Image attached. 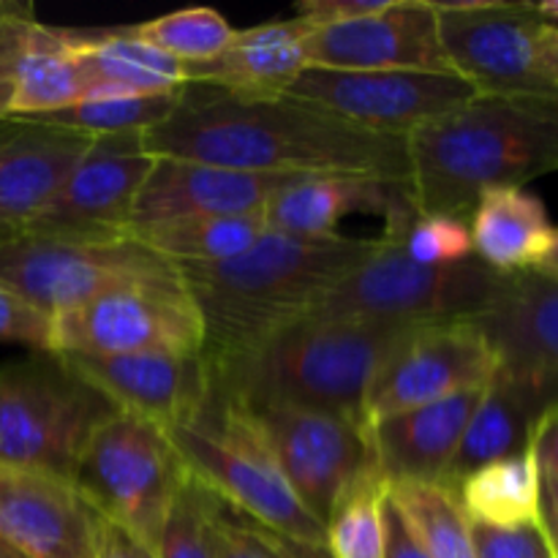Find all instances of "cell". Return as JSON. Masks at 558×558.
<instances>
[{
	"label": "cell",
	"instance_id": "1",
	"mask_svg": "<svg viewBox=\"0 0 558 558\" xmlns=\"http://www.w3.org/2000/svg\"><path fill=\"white\" fill-rule=\"evenodd\" d=\"M156 158L276 178H357L407 185V136L379 134L289 96L243 98L189 82L145 134Z\"/></svg>",
	"mask_w": 558,
	"mask_h": 558
},
{
	"label": "cell",
	"instance_id": "2",
	"mask_svg": "<svg viewBox=\"0 0 558 558\" xmlns=\"http://www.w3.org/2000/svg\"><path fill=\"white\" fill-rule=\"evenodd\" d=\"M417 216L466 221L485 191L558 172V93L477 96L407 136Z\"/></svg>",
	"mask_w": 558,
	"mask_h": 558
},
{
	"label": "cell",
	"instance_id": "3",
	"mask_svg": "<svg viewBox=\"0 0 558 558\" xmlns=\"http://www.w3.org/2000/svg\"><path fill=\"white\" fill-rule=\"evenodd\" d=\"M425 325L305 319L207 360L216 401L240 407H305L365 423V398L387 360Z\"/></svg>",
	"mask_w": 558,
	"mask_h": 558
},
{
	"label": "cell",
	"instance_id": "4",
	"mask_svg": "<svg viewBox=\"0 0 558 558\" xmlns=\"http://www.w3.org/2000/svg\"><path fill=\"white\" fill-rule=\"evenodd\" d=\"M374 248L376 240L292 238L267 229L234 259L178 267L202 316L205 360L240 352L308 316Z\"/></svg>",
	"mask_w": 558,
	"mask_h": 558
},
{
	"label": "cell",
	"instance_id": "5",
	"mask_svg": "<svg viewBox=\"0 0 558 558\" xmlns=\"http://www.w3.org/2000/svg\"><path fill=\"white\" fill-rule=\"evenodd\" d=\"M169 439L185 469L229 507L283 537L327 548L325 521L298 499L243 407L210 398L199 420Z\"/></svg>",
	"mask_w": 558,
	"mask_h": 558
},
{
	"label": "cell",
	"instance_id": "6",
	"mask_svg": "<svg viewBox=\"0 0 558 558\" xmlns=\"http://www.w3.org/2000/svg\"><path fill=\"white\" fill-rule=\"evenodd\" d=\"M496 278L499 272L477 259L450 267L414 265L403 254L401 234H381L376 248L347 272L308 316L363 325H439L469 319L488 300Z\"/></svg>",
	"mask_w": 558,
	"mask_h": 558
},
{
	"label": "cell",
	"instance_id": "7",
	"mask_svg": "<svg viewBox=\"0 0 558 558\" xmlns=\"http://www.w3.org/2000/svg\"><path fill=\"white\" fill-rule=\"evenodd\" d=\"M114 412L52 354L0 365V466L71 480L93 430Z\"/></svg>",
	"mask_w": 558,
	"mask_h": 558
},
{
	"label": "cell",
	"instance_id": "8",
	"mask_svg": "<svg viewBox=\"0 0 558 558\" xmlns=\"http://www.w3.org/2000/svg\"><path fill=\"white\" fill-rule=\"evenodd\" d=\"M185 477L189 469L169 434L118 409L93 430L71 483L104 521L153 550Z\"/></svg>",
	"mask_w": 558,
	"mask_h": 558
},
{
	"label": "cell",
	"instance_id": "9",
	"mask_svg": "<svg viewBox=\"0 0 558 558\" xmlns=\"http://www.w3.org/2000/svg\"><path fill=\"white\" fill-rule=\"evenodd\" d=\"M52 322V357L202 352L205 347L202 316L180 270L109 289L82 308L54 316Z\"/></svg>",
	"mask_w": 558,
	"mask_h": 558
},
{
	"label": "cell",
	"instance_id": "10",
	"mask_svg": "<svg viewBox=\"0 0 558 558\" xmlns=\"http://www.w3.org/2000/svg\"><path fill=\"white\" fill-rule=\"evenodd\" d=\"M172 272H178L172 262L153 254L134 238L87 243L14 234L0 240V283L52 319L82 308L109 289Z\"/></svg>",
	"mask_w": 558,
	"mask_h": 558
},
{
	"label": "cell",
	"instance_id": "11",
	"mask_svg": "<svg viewBox=\"0 0 558 558\" xmlns=\"http://www.w3.org/2000/svg\"><path fill=\"white\" fill-rule=\"evenodd\" d=\"M430 5L447 63L480 96L558 93L548 85L539 63L545 20L537 5L505 0H430Z\"/></svg>",
	"mask_w": 558,
	"mask_h": 558
},
{
	"label": "cell",
	"instance_id": "12",
	"mask_svg": "<svg viewBox=\"0 0 558 558\" xmlns=\"http://www.w3.org/2000/svg\"><path fill=\"white\" fill-rule=\"evenodd\" d=\"M283 96L314 104L379 134L409 136L461 109L480 93L452 71L305 69Z\"/></svg>",
	"mask_w": 558,
	"mask_h": 558
},
{
	"label": "cell",
	"instance_id": "13",
	"mask_svg": "<svg viewBox=\"0 0 558 558\" xmlns=\"http://www.w3.org/2000/svg\"><path fill=\"white\" fill-rule=\"evenodd\" d=\"M243 409L256 423L298 499L325 523L338 496L376 469L368 425L283 403Z\"/></svg>",
	"mask_w": 558,
	"mask_h": 558
},
{
	"label": "cell",
	"instance_id": "14",
	"mask_svg": "<svg viewBox=\"0 0 558 558\" xmlns=\"http://www.w3.org/2000/svg\"><path fill=\"white\" fill-rule=\"evenodd\" d=\"M156 156L147 150L145 131L93 136L85 156L58 191L52 205L22 234L60 240L114 243L131 232L136 196Z\"/></svg>",
	"mask_w": 558,
	"mask_h": 558
},
{
	"label": "cell",
	"instance_id": "15",
	"mask_svg": "<svg viewBox=\"0 0 558 558\" xmlns=\"http://www.w3.org/2000/svg\"><path fill=\"white\" fill-rule=\"evenodd\" d=\"M499 357V374L543 412L558 403V283L537 272L496 278L488 300L469 316Z\"/></svg>",
	"mask_w": 558,
	"mask_h": 558
},
{
	"label": "cell",
	"instance_id": "16",
	"mask_svg": "<svg viewBox=\"0 0 558 558\" xmlns=\"http://www.w3.org/2000/svg\"><path fill=\"white\" fill-rule=\"evenodd\" d=\"M499 371L488 338L466 319L414 330L385 363L365 398V423L485 387Z\"/></svg>",
	"mask_w": 558,
	"mask_h": 558
},
{
	"label": "cell",
	"instance_id": "17",
	"mask_svg": "<svg viewBox=\"0 0 558 558\" xmlns=\"http://www.w3.org/2000/svg\"><path fill=\"white\" fill-rule=\"evenodd\" d=\"M71 374L101 392L114 409L163 434L199 420L210 403V368L202 352H145L87 357L54 354Z\"/></svg>",
	"mask_w": 558,
	"mask_h": 558
},
{
	"label": "cell",
	"instance_id": "18",
	"mask_svg": "<svg viewBox=\"0 0 558 558\" xmlns=\"http://www.w3.org/2000/svg\"><path fill=\"white\" fill-rule=\"evenodd\" d=\"M305 58L330 71H452L430 0H387L376 14L311 27Z\"/></svg>",
	"mask_w": 558,
	"mask_h": 558
},
{
	"label": "cell",
	"instance_id": "19",
	"mask_svg": "<svg viewBox=\"0 0 558 558\" xmlns=\"http://www.w3.org/2000/svg\"><path fill=\"white\" fill-rule=\"evenodd\" d=\"M101 529L71 480L0 466V534L22 558H96Z\"/></svg>",
	"mask_w": 558,
	"mask_h": 558
},
{
	"label": "cell",
	"instance_id": "20",
	"mask_svg": "<svg viewBox=\"0 0 558 558\" xmlns=\"http://www.w3.org/2000/svg\"><path fill=\"white\" fill-rule=\"evenodd\" d=\"M90 142L93 136L38 120L0 123V240L33 227Z\"/></svg>",
	"mask_w": 558,
	"mask_h": 558
},
{
	"label": "cell",
	"instance_id": "21",
	"mask_svg": "<svg viewBox=\"0 0 558 558\" xmlns=\"http://www.w3.org/2000/svg\"><path fill=\"white\" fill-rule=\"evenodd\" d=\"M300 178L240 172L210 163L156 158L140 196L131 229L202 216H248ZM131 234V232H129Z\"/></svg>",
	"mask_w": 558,
	"mask_h": 558
},
{
	"label": "cell",
	"instance_id": "22",
	"mask_svg": "<svg viewBox=\"0 0 558 558\" xmlns=\"http://www.w3.org/2000/svg\"><path fill=\"white\" fill-rule=\"evenodd\" d=\"M485 387L368 423L371 450L381 480L387 485L403 480L445 483L447 466Z\"/></svg>",
	"mask_w": 558,
	"mask_h": 558
},
{
	"label": "cell",
	"instance_id": "23",
	"mask_svg": "<svg viewBox=\"0 0 558 558\" xmlns=\"http://www.w3.org/2000/svg\"><path fill=\"white\" fill-rule=\"evenodd\" d=\"M349 213H379L385 232H401L417 218L407 185L357 178H300L278 191L262 210L270 232L292 238H330Z\"/></svg>",
	"mask_w": 558,
	"mask_h": 558
},
{
	"label": "cell",
	"instance_id": "24",
	"mask_svg": "<svg viewBox=\"0 0 558 558\" xmlns=\"http://www.w3.org/2000/svg\"><path fill=\"white\" fill-rule=\"evenodd\" d=\"M308 33L311 27L298 16L238 31L218 58L185 65L189 82L213 85L243 98L283 96L287 87L308 69Z\"/></svg>",
	"mask_w": 558,
	"mask_h": 558
},
{
	"label": "cell",
	"instance_id": "25",
	"mask_svg": "<svg viewBox=\"0 0 558 558\" xmlns=\"http://www.w3.org/2000/svg\"><path fill=\"white\" fill-rule=\"evenodd\" d=\"M85 76L82 101L125 96H174L189 85V71L172 54L140 41L129 27L71 31Z\"/></svg>",
	"mask_w": 558,
	"mask_h": 558
},
{
	"label": "cell",
	"instance_id": "26",
	"mask_svg": "<svg viewBox=\"0 0 558 558\" xmlns=\"http://www.w3.org/2000/svg\"><path fill=\"white\" fill-rule=\"evenodd\" d=\"M469 232L477 262L501 276L532 272L554 238L543 199L526 189L485 191L469 216Z\"/></svg>",
	"mask_w": 558,
	"mask_h": 558
},
{
	"label": "cell",
	"instance_id": "27",
	"mask_svg": "<svg viewBox=\"0 0 558 558\" xmlns=\"http://www.w3.org/2000/svg\"><path fill=\"white\" fill-rule=\"evenodd\" d=\"M85 96V76L76 60L71 31L49 27L36 16L22 27L16 58L11 63L9 118H44Z\"/></svg>",
	"mask_w": 558,
	"mask_h": 558
},
{
	"label": "cell",
	"instance_id": "28",
	"mask_svg": "<svg viewBox=\"0 0 558 558\" xmlns=\"http://www.w3.org/2000/svg\"><path fill=\"white\" fill-rule=\"evenodd\" d=\"M534 420H537L534 409L496 371L490 385L483 390L477 409L469 417L466 428H463L456 456L447 466L445 485L458 490V485L480 469L526 452Z\"/></svg>",
	"mask_w": 558,
	"mask_h": 558
},
{
	"label": "cell",
	"instance_id": "29",
	"mask_svg": "<svg viewBox=\"0 0 558 558\" xmlns=\"http://www.w3.org/2000/svg\"><path fill=\"white\" fill-rule=\"evenodd\" d=\"M267 232L262 213L248 216H202L131 229L129 238L174 267L221 265L248 251Z\"/></svg>",
	"mask_w": 558,
	"mask_h": 558
},
{
	"label": "cell",
	"instance_id": "30",
	"mask_svg": "<svg viewBox=\"0 0 558 558\" xmlns=\"http://www.w3.org/2000/svg\"><path fill=\"white\" fill-rule=\"evenodd\" d=\"M387 499L417 548L428 558H474L472 521L458 490L445 483L403 480L387 485Z\"/></svg>",
	"mask_w": 558,
	"mask_h": 558
},
{
	"label": "cell",
	"instance_id": "31",
	"mask_svg": "<svg viewBox=\"0 0 558 558\" xmlns=\"http://www.w3.org/2000/svg\"><path fill=\"white\" fill-rule=\"evenodd\" d=\"M458 499L474 523L499 529L537 523L539 474L529 450L474 472L458 485Z\"/></svg>",
	"mask_w": 558,
	"mask_h": 558
},
{
	"label": "cell",
	"instance_id": "32",
	"mask_svg": "<svg viewBox=\"0 0 558 558\" xmlns=\"http://www.w3.org/2000/svg\"><path fill=\"white\" fill-rule=\"evenodd\" d=\"M385 494L379 469H371L338 496L325 523L332 558H387Z\"/></svg>",
	"mask_w": 558,
	"mask_h": 558
},
{
	"label": "cell",
	"instance_id": "33",
	"mask_svg": "<svg viewBox=\"0 0 558 558\" xmlns=\"http://www.w3.org/2000/svg\"><path fill=\"white\" fill-rule=\"evenodd\" d=\"M153 556L221 558V499L191 472L169 507Z\"/></svg>",
	"mask_w": 558,
	"mask_h": 558
},
{
	"label": "cell",
	"instance_id": "34",
	"mask_svg": "<svg viewBox=\"0 0 558 558\" xmlns=\"http://www.w3.org/2000/svg\"><path fill=\"white\" fill-rule=\"evenodd\" d=\"M129 31L140 41L172 54L185 65L207 63V60L218 58L238 33L221 11L207 9V5L172 11V14L156 16L150 22L131 25Z\"/></svg>",
	"mask_w": 558,
	"mask_h": 558
},
{
	"label": "cell",
	"instance_id": "35",
	"mask_svg": "<svg viewBox=\"0 0 558 558\" xmlns=\"http://www.w3.org/2000/svg\"><path fill=\"white\" fill-rule=\"evenodd\" d=\"M178 104L174 96H125V98H101V101H80L60 112L44 114L38 123L60 125V129L80 131L87 136L125 134V131H153L172 114Z\"/></svg>",
	"mask_w": 558,
	"mask_h": 558
},
{
	"label": "cell",
	"instance_id": "36",
	"mask_svg": "<svg viewBox=\"0 0 558 558\" xmlns=\"http://www.w3.org/2000/svg\"><path fill=\"white\" fill-rule=\"evenodd\" d=\"M221 558H332L319 545L298 543L251 521L221 499Z\"/></svg>",
	"mask_w": 558,
	"mask_h": 558
},
{
	"label": "cell",
	"instance_id": "37",
	"mask_svg": "<svg viewBox=\"0 0 558 558\" xmlns=\"http://www.w3.org/2000/svg\"><path fill=\"white\" fill-rule=\"evenodd\" d=\"M401 248L414 265L450 267L474 259L469 223L450 216H417L401 234Z\"/></svg>",
	"mask_w": 558,
	"mask_h": 558
},
{
	"label": "cell",
	"instance_id": "38",
	"mask_svg": "<svg viewBox=\"0 0 558 558\" xmlns=\"http://www.w3.org/2000/svg\"><path fill=\"white\" fill-rule=\"evenodd\" d=\"M52 316L41 314L36 305L0 283V343H22V347L36 349L38 354H52Z\"/></svg>",
	"mask_w": 558,
	"mask_h": 558
},
{
	"label": "cell",
	"instance_id": "39",
	"mask_svg": "<svg viewBox=\"0 0 558 558\" xmlns=\"http://www.w3.org/2000/svg\"><path fill=\"white\" fill-rule=\"evenodd\" d=\"M474 558H554L537 523L526 526H485L472 521Z\"/></svg>",
	"mask_w": 558,
	"mask_h": 558
},
{
	"label": "cell",
	"instance_id": "40",
	"mask_svg": "<svg viewBox=\"0 0 558 558\" xmlns=\"http://www.w3.org/2000/svg\"><path fill=\"white\" fill-rule=\"evenodd\" d=\"M385 5L387 0H305V3H298V20H303L308 27L341 25V22L376 14Z\"/></svg>",
	"mask_w": 558,
	"mask_h": 558
},
{
	"label": "cell",
	"instance_id": "41",
	"mask_svg": "<svg viewBox=\"0 0 558 558\" xmlns=\"http://www.w3.org/2000/svg\"><path fill=\"white\" fill-rule=\"evenodd\" d=\"M529 456L539 477L558 480V403H550L537 414L529 436Z\"/></svg>",
	"mask_w": 558,
	"mask_h": 558
},
{
	"label": "cell",
	"instance_id": "42",
	"mask_svg": "<svg viewBox=\"0 0 558 558\" xmlns=\"http://www.w3.org/2000/svg\"><path fill=\"white\" fill-rule=\"evenodd\" d=\"M96 558H156L153 550L136 537H131L125 529L114 526V523L104 521L101 543H98Z\"/></svg>",
	"mask_w": 558,
	"mask_h": 558
},
{
	"label": "cell",
	"instance_id": "43",
	"mask_svg": "<svg viewBox=\"0 0 558 558\" xmlns=\"http://www.w3.org/2000/svg\"><path fill=\"white\" fill-rule=\"evenodd\" d=\"M385 534H387V558H428L423 550L417 548V543L412 539V534L403 526L401 515L392 507V501L385 494Z\"/></svg>",
	"mask_w": 558,
	"mask_h": 558
},
{
	"label": "cell",
	"instance_id": "44",
	"mask_svg": "<svg viewBox=\"0 0 558 558\" xmlns=\"http://www.w3.org/2000/svg\"><path fill=\"white\" fill-rule=\"evenodd\" d=\"M537 526L548 543L550 556L558 558V480L539 477Z\"/></svg>",
	"mask_w": 558,
	"mask_h": 558
},
{
	"label": "cell",
	"instance_id": "45",
	"mask_svg": "<svg viewBox=\"0 0 558 558\" xmlns=\"http://www.w3.org/2000/svg\"><path fill=\"white\" fill-rule=\"evenodd\" d=\"M539 63L548 85L558 90V25L545 22L543 36H539Z\"/></svg>",
	"mask_w": 558,
	"mask_h": 558
},
{
	"label": "cell",
	"instance_id": "46",
	"mask_svg": "<svg viewBox=\"0 0 558 558\" xmlns=\"http://www.w3.org/2000/svg\"><path fill=\"white\" fill-rule=\"evenodd\" d=\"M532 272H537V276L543 278H550V281L558 283V227L554 229V238H550L548 251H545V256L539 259V265L534 267Z\"/></svg>",
	"mask_w": 558,
	"mask_h": 558
},
{
	"label": "cell",
	"instance_id": "47",
	"mask_svg": "<svg viewBox=\"0 0 558 558\" xmlns=\"http://www.w3.org/2000/svg\"><path fill=\"white\" fill-rule=\"evenodd\" d=\"M534 5H537V14L543 16L545 22L558 25V0H545V3H534Z\"/></svg>",
	"mask_w": 558,
	"mask_h": 558
},
{
	"label": "cell",
	"instance_id": "48",
	"mask_svg": "<svg viewBox=\"0 0 558 558\" xmlns=\"http://www.w3.org/2000/svg\"><path fill=\"white\" fill-rule=\"evenodd\" d=\"M9 104H11V87L0 82V123L9 120Z\"/></svg>",
	"mask_w": 558,
	"mask_h": 558
},
{
	"label": "cell",
	"instance_id": "49",
	"mask_svg": "<svg viewBox=\"0 0 558 558\" xmlns=\"http://www.w3.org/2000/svg\"><path fill=\"white\" fill-rule=\"evenodd\" d=\"M0 558H22L20 554H16L14 548H11L9 543L3 539V534H0Z\"/></svg>",
	"mask_w": 558,
	"mask_h": 558
},
{
	"label": "cell",
	"instance_id": "50",
	"mask_svg": "<svg viewBox=\"0 0 558 558\" xmlns=\"http://www.w3.org/2000/svg\"><path fill=\"white\" fill-rule=\"evenodd\" d=\"M3 3H5V0H0V9H3Z\"/></svg>",
	"mask_w": 558,
	"mask_h": 558
}]
</instances>
